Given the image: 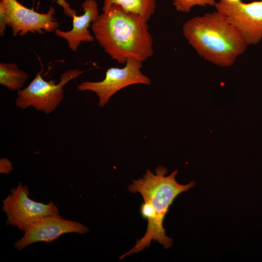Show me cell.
<instances>
[{"label": "cell", "instance_id": "e0dca14e", "mask_svg": "<svg viewBox=\"0 0 262 262\" xmlns=\"http://www.w3.org/2000/svg\"><path fill=\"white\" fill-rule=\"evenodd\" d=\"M56 0V1H57V0Z\"/></svg>", "mask_w": 262, "mask_h": 262}, {"label": "cell", "instance_id": "2e32d148", "mask_svg": "<svg viewBox=\"0 0 262 262\" xmlns=\"http://www.w3.org/2000/svg\"><path fill=\"white\" fill-rule=\"evenodd\" d=\"M218 1L227 3H234L241 1L242 0H217Z\"/></svg>", "mask_w": 262, "mask_h": 262}, {"label": "cell", "instance_id": "6da1fadb", "mask_svg": "<svg viewBox=\"0 0 262 262\" xmlns=\"http://www.w3.org/2000/svg\"><path fill=\"white\" fill-rule=\"evenodd\" d=\"M147 22L113 6L99 14L91 28L95 39L112 59L123 64L129 59L143 62L154 52Z\"/></svg>", "mask_w": 262, "mask_h": 262}, {"label": "cell", "instance_id": "7a4b0ae2", "mask_svg": "<svg viewBox=\"0 0 262 262\" xmlns=\"http://www.w3.org/2000/svg\"><path fill=\"white\" fill-rule=\"evenodd\" d=\"M182 32L200 57L222 67L232 65L248 46L227 16L216 10L189 19Z\"/></svg>", "mask_w": 262, "mask_h": 262}, {"label": "cell", "instance_id": "4fadbf2b", "mask_svg": "<svg viewBox=\"0 0 262 262\" xmlns=\"http://www.w3.org/2000/svg\"><path fill=\"white\" fill-rule=\"evenodd\" d=\"M176 10L180 12L188 13L196 6H214L216 0H171Z\"/></svg>", "mask_w": 262, "mask_h": 262}, {"label": "cell", "instance_id": "8fae6325", "mask_svg": "<svg viewBox=\"0 0 262 262\" xmlns=\"http://www.w3.org/2000/svg\"><path fill=\"white\" fill-rule=\"evenodd\" d=\"M113 6L138 15L147 21L155 13L156 5V0H103V13Z\"/></svg>", "mask_w": 262, "mask_h": 262}, {"label": "cell", "instance_id": "52a82bcc", "mask_svg": "<svg viewBox=\"0 0 262 262\" xmlns=\"http://www.w3.org/2000/svg\"><path fill=\"white\" fill-rule=\"evenodd\" d=\"M0 2L3 6L13 36H23L29 33H52L59 27L52 6L44 14L28 8L17 0H0Z\"/></svg>", "mask_w": 262, "mask_h": 262}, {"label": "cell", "instance_id": "8992f818", "mask_svg": "<svg viewBox=\"0 0 262 262\" xmlns=\"http://www.w3.org/2000/svg\"><path fill=\"white\" fill-rule=\"evenodd\" d=\"M125 64L122 68L108 69L102 81L82 82L78 85L77 89L80 91H91L96 93L98 98V105L101 107L108 102L114 94L128 86L139 83L150 84V79L141 71L142 62L129 59Z\"/></svg>", "mask_w": 262, "mask_h": 262}, {"label": "cell", "instance_id": "9a60e30c", "mask_svg": "<svg viewBox=\"0 0 262 262\" xmlns=\"http://www.w3.org/2000/svg\"><path fill=\"white\" fill-rule=\"evenodd\" d=\"M13 170L12 163L8 159L2 158L0 159V173L9 174Z\"/></svg>", "mask_w": 262, "mask_h": 262}, {"label": "cell", "instance_id": "ba28073f", "mask_svg": "<svg viewBox=\"0 0 262 262\" xmlns=\"http://www.w3.org/2000/svg\"><path fill=\"white\" fill-rule=\"evenodd\" d=\"M216 10L224 13L240 33L247 45L262 40V0L249 3L216 2Z\"/></svg>", "mask_w": 262, "mask_h": 262}, {"label": "cell", "instance_id": "30bf717a", "mask_svg": "<svg viewBox=\"0 0 262 262\" xmlns=\"http://www.w3.org/2000/svg\"><path fill=\"white\" fill-rule=\"evenodd\" d=\"M83 14L80 16H73L72 28L68 31L59 29L55 30V34L65 39L69 48L76 52L82 42H93L95 37L91 34L88 27L99 15L98 4L95 0H85L82 4Z\"/></svg>", "mask_w": 262, "mask_h": 262}, {"label": "cell", "instance_id": "9c48e42d", "mask_svg": "<svg viewBox=\"0 0 262 262\" xmlns=\"http://www.w3.org/2000/svg\"><path fill=\"white\" fill-rule=\"evenodd\" d=\"M89 231L88 228L78 222L64 219L60 214L50 215L42 218L24 231L22 237L14 244V246L21 251L35 243H51L64 234H85Z\"/></svg>", "mask_w": 262, "mask_h": 262}, {"label": "cell", "instance_id": "5bb4252c", "mask_svg": "<svg viewBox=\"0 0 262 262\" xmlns=\"http://www.w3.org/2000/svg\"><path fill=\"white\" fill-rule=\"evenodd\" d=\"M8 25L7 17L2 4L0 2V35L3 37Z\"/></svg>", "mask_w": 262, "mask_h": 262}, {"label": "cell", "instance_id": "3957f363", "mask_svg": "<svg viewBox=\"0 0 262 262\" xmlns=\"http://www.w3.org/2000/svg\"><path fill=\"white\" fill-rule=\"evenodd\" d=\"M167 173L166 168L163 166L156 167L155 174L148 169L142 178L133 180V183L128 186L129 191L139 193L144 201L150 203L155 217L152 225L147 227L143 237L137 240L133 248L121 256L120 260L148 248L152 240L158 242L165 249L171 246L173 240L165 234L163 226L164 219L176 197L180 193L188 191L195 185V182L192 181L187 184H180L175 179L178 170L166 176Z\"/></svg>", "mask_w": 262, "mask_h": 262}, {"label": "cell", "instance_id": "7c38bea8", "mask_svg": "<svg viewBox=\"0 0 262 262\" xmlns=\"http://www.w3.org/2000/svg\"><path fill=\"white\" fill-rule=\"evenodd\" d=\"M28 77L25 71L19 69L14 63H0V83L11 91L24 87Z\"/></svg>", "mask_w": 262, "mask_h": 262}, {"label": "cell", "instance_id": "5b68a950", "mask_svg": "<svg viewBox=\"0 0 262 262\" xmlns=\"http://www.w3.org/2000/svg\"><path fill=\"white\" fill-rule=\"evenodd\" d=\"M29 190L21 181L2 200V210L7 219L6 225L16 227L25 231L32 226L48 215L59 214L57 206L50 201L44 204L31 199Z\"/></svg>", "mask_w": 262, "mask_h": 262}, {"label": "cell", "instance_id": "277c9868", "mask_svg": "<svg viewBox=\"0 0 262 262\" xmlns=\"http://www.w3.org/2000/svg\"><path fill=\"white\" fill-rule=\"evenodd\" d=\"M43 71L42 68L28 86L17 91L16 104L20 109L32 106L47 114L52 112L64 98L63 86L82 73L78 69L66 70L61 75L59 82L55 84L54 80L43 79Z\"/></svg>", "mask_w": 262, "mask_h": 262}]
</instances>
